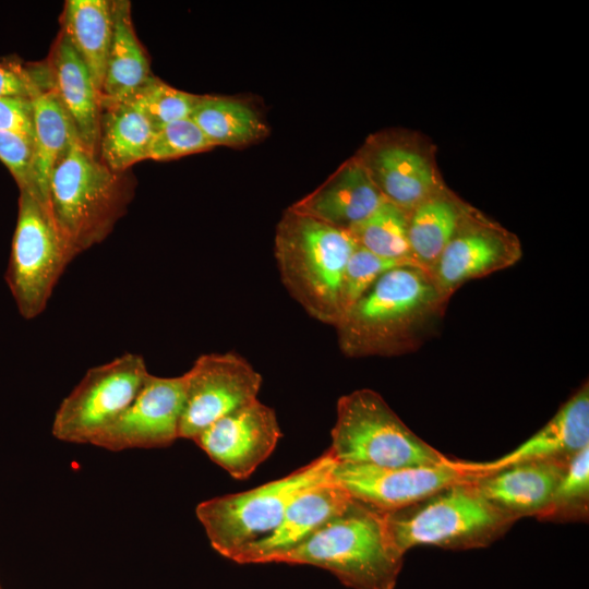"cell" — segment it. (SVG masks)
Segmentation results:
<instances>
[{
	"instance_id": "obj_1",
	"label": "cell",
	"mask_w": 589,
	"mask_h": 589,
	"mask_svg": "<svg viewBox=\"0 0 589 589\" xmlns=\"http://www.w3.org/2000/svg\"><path fill=\"white\" fill-rule=\"evenodd\" d=\"M447 300L417 265L384 273L334 326L342 353L393 357L416 351L436 334Z\"/></svg>"
},
{
	"instance_id": "obj_2",
	"label": "cell",
	"mask_w": 589,
	"mask_h": 589,
	"mask_svg": "<svg viewBox=\"0 0 589 589\" xmlns=\"http://www.w3.org/2000/svg\"><path fill=\"white\" fill-rule=\"evenodd\" d=\"M273 563L320 567L351 589H395L404 554L390 541L383 513L352 500Z\"/></svg>"
},
{
	"instance_id": "obj_3",
	"label": "cell",
	"mask_w": 589,
	"mask_h": 589,
	"mask_svg": "<svg viewBox=\"0 0 589 589\" xmlns=\"http://www.w3.org/2000/svg\"><path fill=\"white\" fill-rule=\"evenodd\" d=\"M349 232L288 207L276 227L275 257L291 297L315 320L336 325L347 262L356 248Z\"/></svg>"
},
{
	"instance_id": "obj_4",
	"label": "cell",
	"mask_w": 589,
	"mask_h": 589,
	"mask_svg": "<svg viewBox=\"0 0 589 589\" xmlns=\"http://www.w3.org/2000/svg\"><path fill=\"white\" fill-rule=\"evenodd\" d=\"M131 195L123 172L109 169L74 132L51 173L48 204L75 256L107 238Z\"/></svg>"
},
{
	"instance_id": "obj_5",
	"label": "cell",
	"mask_w": 589,
	"mask_h": 589,
	"mask_svg": "<svg viewBox=\"0 0 589 589\" xmlns=\"http://www.w3.org/2000/svg\"><path fill=\"white\" fill-rule=\"evenodd\" d=\"M383 517L390 541L404 555L418 545L454 551L486 548L516 522L491 504L470 478Z\"/></svg>"
},
{
	"instance_id": "obj_6",
	"label": "cell",
	"mask_w": 589,
	"mask_h": 589,
	"mask_svg": "<svg viewBox=\"0 0 589 589\" xmlns=\"http://www.w3.org/2000/svg\"><path fill=\"white\" fill-rule=\"evenodd\" d=\"M336 412L328 448L336 462L394 468L453 460L411 431L375 390L341 396Z\"/></svg>"
},
{
	"instance_id": "obj_7",
	"label": "cell",
	"mask_w": 589,
	"mask_h": 589,
	"mask_svg": "<svg viewBox=\"0 0 589 589\" xmlns=\"http://www.w3.org/2000/svg\"><path fill=\"white\" fill-rule=\"evenodd\" d=\"M335 465L336 460L327 450L281 479L200 503L195 514L213 549L232 560L244 548L271 533L291 502L329 479Z\"/></svg>"
},
{
	"instance_id": "obj_8",
	"label": "cell",
	"mask_w": 589,
	"mask_h": 589,
	"mask_svg": "<svg viewBox=\"0 0 589 589\" xmlns=\"http://www.w3.org/2000/svg\"><path fill=\"white\" fill-rule=\"evenodd\" d=\"M74 257L49 204L27 191H20L17 220L4 278L25 320H33L44 312L61 275Z\"/></svg>"
},
{
	"instance_id": "obj_9",
	"label": "cell",
	"mask_w": 589,
	"mask_h": 589,
	"mask_svg": "<svg viewBox=\"0 0 589 589\" xmlns=\"http://www.w3.org/2000/svg\"><path fill=\"white\" fill-rule=\"evenodd\" d=\"M149 372L142 356L127 352L91 368L59 405L52 435L72 444H92L133 401Z\"/></svg>"
},
{
	"instance_id": "obj_10",
	"label": "cell",
	"mask_w": 589,
	"mask_h": 589,
	"mask_svg": "<svg viewBox=\"0 0 589 589\" xmlns=\"http://www.w3.org/2000/svg\"><path fill=\"white\" fill-rule=\"evenodd\" d=\"M184 376L179 438L194 440L226 414L257 399L261 374L235 352L200 356Z\"/></svg>"
},
{
	"instance_id": "obj_11",
	"label": "cell",
	"mask_w": 589,
	"mask_h": 589,
	"mask_svg": "<svg viewBox=\"0 0 589 589\" xmlns=\"http://www.w3.org/2000/svg\"><path fill=\"white\" fill-rule=\"evenodd\" d=\"M383 197L408 214L445 188L433 152L418 135H372L354 155Z\"/></svg>"
},
{
	"instance_id": "obj_12",
	"label": "cell",
	"mask_w": 589,
	"mask_h": 589,
	"mask_svg": "<svg viewBox=\"0 0 589 589\" xmlns=\"http://www.w3.org/2000/svg\"><path fill=\"white\" fill-rule=\"evenodd\" d=\"M521 256L517 236L471 206L431 274L449 300L466 283L512 267Z\"/></svg>"
},
{
	"instance_id": "obj_13",
	"label": "cell",
	"mask_w": 589,
	"mask_h": 589,
	"mask_svg": "<svg viewBox=\"0 0 589 589\" xmlns=\"http://www.w3.org/2000/svg\"><path fill=\"white\" fill-rule=\"evenodd\" d=\"M184 376L146 377L129 407L91 445L121 452L132 448H160L179 438L184 401Z\"/></svg>"
},
{
	"instance_id": "obj_14",
	"label": "cell",
	"mask_w": 589,
	"mask_h": 589,
	"mask_svg": "<svg viewBox=\"0 0 589 589\" xmlns=\"http://www.w3.org/2000/svg\"><path fill=\"white\" fill-rule=\"evenodd\" d=\"M332 478L353 500L388 513L410 506L470 477L453 459L444 465L394 468L336 462Z\"/></svg>"
},
{
	"instance_id": "obj_15",
	"label": "cell",
	"mask_w": 589,
	"mask_h": 589,
	"mask_svg": "<svg viewBox=\"0 0 589 589\" xmlns=\"http://www.w3.org/2000/svg\"><path fill=\"white\" fill-rule=\"evenodd\" d=\"M280 436L274 409L256 399L212 423L193 442L232 478L243 480L271 456Z\"/></svg>"
},
{
	"instance_id": "obj_16",
	"label": "cell",
	"mask_w": 589,
	"mask_h": 589,
	"mask_svg": "<svg viewBox=\"0 0 589 589\" xmlns=\"http://www.w3.org/2000/svg\"><path fill=\"white\" fill-rule=\"evenodd\" d=\"M589 446V385L584 383L533 435L514 450L491 461H461L470 478L537 460H570Z\"/></svg>"
},
{
	"instance_id": "obj_17",
	"label": "cell",
	"mask_w": 589,
	"mask_h": 589,
	"mask_svg": "<svg viewBox=\"0 0 589 589\" xmlns=\"http://www.w3.org/2000/svg\"><path fill=\"white\" fill-rule=\"evenodd\" d=\"M352 500L332 477L320 482L291 502L271 533L244 548L232 561L239 564L273 563L278 555L301 543L345 510Z\"/></svg>"
},
{
	"instance_id": "obj_18",
	"label": "cell",
	"mask_w": 589,
	"mask_h": 589,
	"mask_svg": "<svg viewBox=\"0 0 589 589\" xmlns=\"http://www.w3.org/2000/svg\"><path fill=\"white\" fill-rule=\"evenodd\" d=\"M570 460L520 462L470 480L491 504L517 521L544 509Z\"/></svg>"
},
{
	"instance_id": "obj_19",
	"label": "cell",
	"mask_w": 589,
	"mask_h": 589,
	"mask_svg": "<svg viewBox=\"0 0 589 589\" xmlns=\"http://www.w3.org/2000/svg\"><path fill=\"white\" fill-rule=\"evenodd\" d=\"M384 200L368 171L353 156L321 187L290 207L348 232Z\"/></svg>"
},
{
	"instance_id": "obj_20",
	"label": "cell",
	"mask_w": 589,
	"mask_h": 589,
	"mask_svg": "<svg viewBox=\"0 0 589 589\" xmlns=\"http://www.w3.org/2000/svg\"><path fill=\"white\" fill-rule=\"evenodd\" d=\"M46 68L50 86L79 139L85 147L97 153L101 117L99 93L87 67L62 32L56 39Z\"/></svg>"
},
{
	"instance_id": "obj_21",
	"label": "cell",
	"mask_w": 589,
	"mask_h": 589,
	"mask_svg": "<svg viewBox=\"0 0 589 589\" xmlns=\"http://www.w3.org/2000/svg\"><path fill=\"white\" fill-rule=\"evenodd\" d=\"M113 27L103 86L101 109L129 101L153 76L131 19L130 1H112Z\"/></svg>"
},
{
	"instance_id": "obj_22",
	"label": "cell",
	"mask_w": 589,
	"mask_h": 589,
	"mask_svg": "<svg viewBox=\"0 0 589 589\" xmlns=\"http://www.w3.org/2000/svg\"><path fill=\"white\" fill-rule=\"evenodd\" d=\"M470 207L444 188L409 213L408 241L418 266L432 273Z\"/></svg>"
},
{
	"instance_id": "obj_23",
	"label": "cell",
	"mask_w": 589,
	"mask_h": 589,
	"mask_svg": "<svg viewBox=\"0 0 589 589\" xmlns=\"http://www.w3.org/2000/svg\"><path fill=\"white\" fill-rule=\"evenodd\" d=\"M61 24L100 93L112 38V1L68 0Z\"/></svg>"
},
{
	"instance_id": "obj_24",
	"label": "cell",
	"mask_w": 589,
	"mask_h": 589,
	"mask_svg": "<svg viewBox=\"0 0 589 589\" xmlns=\"http://www.w3.org/2000/svg\"><path fill=\"white\" fill-rule=\"evenodd\" d=\"M34 124L33 182L35 194L48 203L50 177L67 152L74 127L56 91L48 86L32 99Z\"/></svg>"
},
{
	"instance_id": "obj_25",
	"label": "cell",
	"mask_w": 589,
	"mask_h": 589,
	"mask_svg": "<svg viewBox=\"0 0 589 589\" xmlns=\"http://www.w3.org/2000/svg\"><path fill=\"white\" fill-rule=\"evenodd\" d=\"M155 130L147 118L130 101L101 109L99 159L112 171L124 172L147 159Z\"/></svg>"
},
{
	"instance_id": "obj_26",
	"label": "cell",
	"mask_w": 589,
	"mask_h": 589,
	"mask_svg": "<svg viewBox=\"0 0 589 589\" xmlns=\"http://www.w3.org/2000/svg\"><path fill=\"white\" fill-rule=\"evenodd\" d=\"M191 119L215 146H244L267 134L266 124L248 103L233 97L201 96Z\"/></svg>"
},
{
	"instance_id": "obj_27",
	"label": "cell",
	"mask_w": 589,
	"mask_h": 589,
	"mask_svg": "<svg viewBox=\"0 0 589 589\" xmlns=\"http://www.w3.org/2000/svg\"><path fill=\"white\" fill-rule=\"evenodd\" d=\"M408 213L384 200L378 207L348 232L356 244L371 253L417 265L408 241Z\"/></svg>"
},
{
	"instance_id": "obj_28",
	"label": "cell",
	"mask_w": 589,
	"mask_h": 589,
	"mask_svg": "<svg viewBox=\"0 0 589 589\" xmlns=\"http://www.w3.org/2000/svg\"><path fill=\"white\" fill-rule=\"evenodd\" d=\"M589 517V446L569 461L549 503L537 516L551 522H587Z\"/></svg>"
},
{
	"instance_id": "obj_29",
	"label": "cell",
	"mask_w": 589,
	"mask_h": 589,
	"mask_svg": "<svg viewBox=\"0 0 589 589\" xmlns=\"http://www.w3.org/2000/svg\"><path fill=\"white\" fill-rule=\"evenodd\" d=\"M200 98L201 95L177 89L152 76L129 101L147 118L156 131L170 122L191 118Z\"/></svg>"
},
{
	"instance_id": "obj_30",
	"label": "cell",
	"mask_w": 589,
	"mask_h": 589,
	"mask_svg": "<svg viewBox=\"0 0 589 589\" xmlns=\"http://www.w3.org/2000/svg\"><path fill=\"white\" fill-rule=\"evenodd\" d=\"M409 264L377 256L356 245L344 273L340 291V317L384 273L394 267Z\"/></svg>"
},
{
	"instance_id": "obj_31",
	"label": "cell",
	"mask_w": 589,
	"mask_h": 589,
	"mask_svg": "<svg viewBox=\"0 0 589 589\" xmlns=\"http://www.w3.org/2000/svg\"><path fill=\"white\" fill-rule=\"evenodd\" d=\"M203 131L191 119L170 122L155 131L147 159L169 160L213 148Z\"/></svg>"
},
{
	"instance_id": "obj_32",
	"label": "cell",
	"mask_w": 589,
	"mask_h": 589,
	"mask_svg": "<svg viewBox=\"0 0 589 589\" xmlns=\"http://www.w3.org/2000/svg\"><path fill=\"white\" fill-rule=\"evenodd\" d=\"M33 140L0 130V160L13 176L20 191L36 195L33 182Z\"/></svg>"
},
{
	"instance_id": "obj_33",
	"label": "cell",
	"mask_w": 589,
	"mask_h": 589,
	"mask_svg": "<svg viewBox=\"0 0 589 589\" xmlns=\"http://www.w3.org/2000/svg\"><path fill=\"white\" fill-rule=\"evenodd\" d=\"M46 74L43 67L0 63V97H17L33 99L47 88Z\"/></svg>"
},
{
	"instance_id": "obj_34",
	"label": "cell",
	"mask_w": 589,
	"mask_h": 589,
	"mask_svg": "<svg viewBox=\"0 0 589 589\" xmlns=\"http://www.w3.org/2000/svg\"><path fill=\"white\" fill-rule=\"evenodd\" d=\"M0 130L34 141L32 99L0 97Z\"/></svg>"
},
{
	"instance_id": "obj_35",
	"label": "cell",
	"mask_w": 589,
	"mask_h": 589,
	"mask_svg": "<svg viewBox=\"0 0 589 589\" xmlns=\"http://www.w3.org/2000/svg\"><path fill=\"white\" fill-rule=\"evenodd\" d=\"M0 589H2L1 584H0Z\"/></svg>"
}]
</instances>
